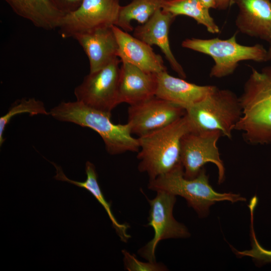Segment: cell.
Returning <instances> with one entry per match:
<instances>
[{
	"mask_svg": "<svg viewBox=\"0 0 271 271\" xmlns=\"http://www.w3.org/2000/svg\"><path fill=\"white\" fill-rule=\"evenodd\" d=\"M148 188L183 197L201 217L206 216L210 206L217 202L226 200L234 203L246 200L239 194L215 191L209 184L204 168L195 178H186L181 163L170 172L149 180Z\"/></svg>",
	"mask_w": 271,
	"mask_h": 271,
	"instance_id": "obj_4",
	"label": "cell"
},
{
	"mask_svg": "<svg viewBox=\"0 0 271 271\" xmlns=\"http://www.w3.org/2000/svg\"><path fill=\"white\" fill-rule=\"evenodd\" d=\"M157 74L146 72L127 63L120 67L118 89L119 104H136L156 96Z\"/></svg>",
	"mask_w": 271,
	"mask_h": 271,
	"instance_id": "obj_15",
	"label": "cell"
},
{
	"mask_svg": "<svg viewBox=\"0 0 271 271\" xmlns=\"http://www.w3.org/2000/svg\"><path fill=\"white\" fill-rule=\"evenodd\" d=\"M166 0H131L121 6L115 26L128 32L133 30L131 23L140 25L146 23L159 9H162Z\"/></svg>",
	"mask_w": 271,
	"mask_h": 271,
	"instance_id": "obj_21",
	"label": "cell"
},
{
	"mask_svg": "<svg viewBox=\"0 0 271 271\" xmlns=\"http://www.w3.org/2000/svg\"><path fill=\"white\" fill-rule=\"evenodd\" d=\"M72 38L79 43L86 54L90 73L102 69L118 58V46L112 26L79 33Z\"/></svg>",
	"mask_w": 271,
	"mask_h": 271,
	"instance_id": "obj_14",
	"label": "cell"
},
{
	"mask_svg": "<svg viewBox=\"0 0 271 271\" xmlns=\"http://www.w3.org/2000/svg\"><path fill=\"white\" fill-rule=\"evenodd\" d=\"M23 113H28L31 116L38 114L49 115L44 106V103L39 100L34 98L25 99L23 98L15 103L9 110L8 112L0 118V145L3 144L4 132L7 124L11 119L14 116Z\"/></svg>",
	"mask_w": 271,
	"mask_h": 271,
	"instance_id": "obj_22",
	"label": "cell"
},
{
	"mask_svg": "<svg viewBox=\"0 0 271 271\" xmlns=\"http://www.w3.org/2000/svg\"><path fill=\"white\" fill-rule=\"evenodd\" d=\"M190 131L185 114L164 127L139 137V171L152 180L176 167L181 163V139Z\"/></svg>",
	"mask_w": 271,
	"mask_h": 271,
	"instance_id": "obj_3",
	"label": "cell"
},
{
	"mask_svg": "<svg viewBox=\"0 0 271 271\" xmlns=\"http://www.w3.org/2000/svg\"><path fill=\"white\" fill-rule=\"evenodd\" d=\"M162 9L175 16H187L198 24L204 26L212 34L219 33L220 29L211 16L209 9L199 0H166Z\"/></svg>",
	"mask_w": 271,
	"mask_h": 271,
	"instance_id": "obj_20",
	"label": "cell"
},
{
	"mask_svg": "<svg viewBox=\"0 0 271 271\" xmlns=\"http://www.w3.org/2000/svg\"><path fill=\"white\" fill-rule=\"evenodd\" d=\"M231 5V0H216V8L225 10Z\"/></svg>",
	"mask_w": 271,
	"mask_h": 271,
	"instance_id": "obj_26",
	"label": "cell"
},
{
	"mask_svg": "<svg viewBox=\"0 0 271 271\" xmlns=\"http://www.w3.org/2000/svg\"><path fill=\"white\" fill-rule=\"evenodd\" d=\"M237 33L227 39L218 37L202 39L188 38L182 43V46L210 56L214 61L210 76L223 78L233 73L242 61L252 60L262 62L267 60V50L262 45L257 44L245 46L236 40Z\"/></svg>",
	"mask_w": 271,
	"mask_h": 271,
	"instance_id": "obj_6",
	"label": "cell"
},
{
	"mask_svg": "<svg viewBox=\"0 0 271 271\" xmlns=\"http://www.w3.org/2000/svg\"><path fill=\"white\" fill-rule=\"evenodd\" d=\"M18 16L46 30L58 28L65 14L51 0H4Z\"/></svg>",
	"mask_w": 271,
	"mask_h": 271,
	"instance_id": "obj_18",
	"label": "cell"
},
{
	"mask_svg": "<svg viewBox=\"0 0 271 271\" xmlns=\"http://www.w3.org/2000/svg\"><path fill=\"white\" fill-rule=\"evenodd\" d=\"M118 46L117 57L149 73L158 74L167 71L162 57L151 46L132 36L115 25L112 26Z\"/></svg>",
	"mask_w": 271,
	"mask_h": 271,
	"instance_id": "obj_12",
	"label": "cell"
},
{
	"mask_svg": "<svg viewBox=\"0 0 271 271\" xmlns=\"http://www.w3.org/2000/svg\"><path fill=\"white\" fill-rule=\"evenodd\" d=\"M255 208H249L250 212V237L251 248L244 251L235 250V253L239 257L248 256L251 257L257 265H262L271 263V250L263 248L258 242L255 236L253 227V215Z\"/></svg>",
	"mask_w": 271,
	"mask_h": 271,
	"instance_id": "obj_23",
	"label": "cell"
},
{
	"mask_svg": "<svg viewBox=\"0 0 271 271\" xmlns=\"http://www.w3.org/2000/svg\"><path fill=\"white\" fill-rule=\"evenodd\" d=\"M239 97L242 115L234 130L248 144H271V66L251 67Z\"/></svg>",
	"mask_w": 271,
	"mask_h": 271,
	"instance_id": "obj_1",
	"label": "cell"
},
{
	"mask_svg": "<svg viewBox=\"0 0 271 271\" xmlns=\"http://www.w3.org/2000/svg\"><path fill=\"white\" fill-rule=\"evenodd\" d=\"M120 60L117 58L102 69L90 73L74 89L77 101L102 111L110 112L117 105Z\"/></svg>",
	"mask_w": 271,
	"mask_h": 271,
	"instance_id": "obj_8",
	"label": "cell"
},
{
	"mask_svg": "<svg viewBox=\"0 0 271 271\" xmlns=\"http://www.w3.org/2000/svg\"><path fill=\"white\" fill-rule=\"evenodd\" d=\"M49 113L57 120L94 130L101 137L106 150L110 155L139 151L138 139L132 136L129 124L114 123L111 119L110 112L89 107L76 100L62 102L52 108Z\"/></svg>",
	"mask_w": 271,
	"mask_h": 271,
	"instance_id": "obj_2",
	"label": "cell"
},
{
	"mask_svg": "<svg viewBox=\"0 0 271 271\" xmlns=\"http://www.w3.org/2000/svg\"><path fill=\"white\" fill-rule=\"evenodd\" d=\"M52 2L65 15L77 10L83 0H51Z\"/></svg>",
	"mask_w": 271,
	"mask_h": 271,
	"instance_id": "obj_25",
	"label": "cell"
},
{
	"mask_svg": "<svg viewBox=\"0 0 271 271\" xmlns=\"http://www.w3.org/2000/svg\"><path fill=\"white\" fill-rule=\"evenodd\" d=\"M208 9H216V0H199Z\"/></svg>",
	"mask_w": 271,
	"mask_h": 271,
	"instance_id": "obj_27",
	"label": "cell"
},
{
	"mask_svg": "<svg viewBox=\"0 0 271 271\" xmlns=\"http://www.w3.org/2000/svg\"><path fill=\"white\" fill-rule=\"evenodd\" d=\"M239 13L235 25L241 33L271 42V0H231Z\"/></svg>",
	"mask_w": 271,
	"mask_h": 271,
	"instance_id": "obj_16",
	"label": "cell"
},
{
	"mask_svg": "<svg viewBox=\"0 0 271 271\" xmlns=\"http://www.w3.org/2000/svg\"><path fill=\"white\" fill-rule=\"evenodd\" d=\"M185 114L183 107L155 96L130 105L127 123L132 134L140 137L164 127Z\"/></svg>",
	"mask_w": 271,
	"mask_h": 271,
	"instance_id": "obj_11",
	"label": "cell"
},
{
	"mask_svg": "<svg viewBox=\"0 0 271 271\" xmlns=\"http://www.w3.org/2000/svg\"><path fill=\"white\" fill-rule=\"evenodd\" d=\"M176 17L162 9H159L146 23L134 29L133 36L151 46L159 47L173 70L184 79L186 73L174 56L169 43L170 27Z\"/></svg>",
	"mask_w": 271,
	"mask_h": 271,
	"instance_id": "obj_13",
	"label": "cell"
},
{
	"mask_svg": "<svg viewBox=\"0 0 271 271\" xmlns=\"http://www.w3.org/2000/svg\"><path fill=\"white\" fill-rule=\"evenodd\" d=\"M121 6L118 0H83L75 11L65 14L58 27L63 38L103 27L115 25Z\"/></svg>",
	"mask_w": 271,
	"mask_h": 271,
	"instance_id": "obj_10",
	"label": "cell"
},
{
	"mask_svg": "<svg viewBox=\"0 0 271 271\" xmlns=\"http://www.w3.org/2000/svg\"><path fill=\"white\" fill-rule=\"evenodd\" d=\"M271 60V42L270 43L269 47L267 50V60Z\"/></svg>",
	"mask_w": 271,
	"mask_h": 271,
	"instance_id": "obj_28",
	"label": "cell"
},
{
	"mask_svg": "<svg viewBox=\"0 0 271 271\" xmlns=\"http://www.w3.org/2000/svg\"><path fill=\"white\" fill-rule=\"evenodd\" d=\"M150 206L148 226L154 231L153 238L139 249L138 254L146 260L156 261V250L162 240L169 238H186L190 234L187 228L178 222L173 214L176 196L165 191H157L156 196L147 198Z\"/></svg>",
	"mask_w": 271,
	"mask_h": 271,
	"instance_id": "obj_7",
	"label": "cell"
},
{
	"mask_svg": "<svg viewBox=\"0 0 271 271\" xmlns=\"http://www.w3.org/2000/svg\"><path fill=\"white\" fill-rule=\"evenodd\" d=\"M185 110L191 131L218 130L229 139L242 115L239 97L230 90L218 87Z\"/></svg>",
	"mask_w": 271,
	"mask_h": 271,
	"instance_id": "obj_5",
	"label": "cell"
},
{
	"mask_svg": "<svg viewBox=\"0 0 271 271\" xmlns=\"http://www.w3.org/2000/svg\"><path fill=\"white\" fill-rule=\"evenodd\" d=\"M221 136L218 130L191 131L183 136L181 141L180 156L186 178H195L203 166L210 162L218 168L219 184L224 181L225 168L217 146Z\"/></svg>",
	"mask_w": 271,
	"mask_h": 271,
	"instance_id": "obj_9",
	"label": "cell"
},
{
	"mask_svg": "<svg viewBox=\"0 0 271 271\" xmlns=\"http://www.w3.org/2000/svg\"><path fill=\"white\" fill-rule=\"evenodd\" d=\"M56 169V175L54 178L59 181H65L74 184L79 187L82 188L89 191L103 207L107 213L112 225L116 233L123 242H127L131 236L128 234L127 230L129 225L126 223H120L116 219L111 210V202H107L105 199L103 194L97 181V174L95 166L90 162L87 161L85 165L86 179L84 182H78L70 180L63 173L62 168L56 164L51 162Z\"/></svg>",
	"mask_w": 271,
	"mask_h": 271,
	"instance_id": "obj_19",
	"label": "cell"
},
{
	"mask_svg": "<svg viewBox=\"0 0 271 271\" xmlns=\"http://www.w3.org/2000/svg\"><path fill=\"white\" fill-rule=\"evenodd\" d=\"M123 256V264L125 269L128 271H165L167 266L161 262L157 261L144 262L139 260L134 254L125 249L122 250Z\"/></svg>",
	"mask_w": 271,
	"mask_h": 271,
	"instance_id": "obj_24",
	"label": "cell"
},
{
	"mask_svg": "<svg viewBox=\"0 0 271 271\" xmlns=\"http://www.w3.org/2000/svg\"><path fill=\"white\" fill-rule=\"evenodd\" d=\"M217 88L214 85L191 83L184 78L174 77L165 71L157 74L156 96L186 109L205 98Z\"/></svg>",
	"mask_w": 271,
	"mask_h": 271,
	"instance_id": "obj_17",
	"label": "cell"
}]
</instances>
